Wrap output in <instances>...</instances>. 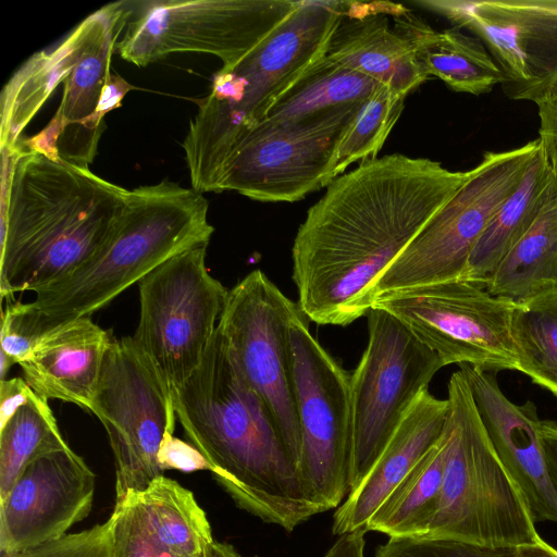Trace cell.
<instances>
[{
  "label": "cell",
  "instance_id": "cell-1",
  "mask_svg": "<svg viewBox=\"0 0 557 557\" xmlns=\"http://www.w3.org/2000/svg\"><path fill=\"white\" fill-rule=\"evenodd\" d=\"M470 175L392 153L333 180L307 211L292 249L306 318L345 326L367 315L381 275Z\"/></svg>",
  "mask_w": 557,
  "mask_h": 557
},
{
  "label": "cell",
  "instance_id": "cell-2",
  "mask_svg": "<svg viewBox=\"0 0 557 557\" xmlns=\"http://www.w3.org/2000/svg\"><path fill=\"white\" fill-rule=\"evenodd\" d=\"M177 421L235 504L292 532L319 513L268 408L215 334L197 370L173 387Z\"/></svg>",
  "mask_w": 557,
  "mask_h": 557
},
{
  "label": "cell",
  "instance_id": "cell-3",
  "mask_svg": "<svg viewBox=\"0 0 557 557\" xmlns=\"http://www.w3.org/2000/svg\"><path fill=\"white\" fill-rule=\"evenodd\" d=\"M0 150V293L9 298L54 283L90 259L129 190L62 158L20 145Z\"/></svg>",
  "mask_w": 557,
  "mask_h": 557
},
{
  "label": "cell",
  "instance_id": "cell-4",
  "mask_svg": "<svg viewBox=\"0 0 557 557\" xmlns=\"http://www.w3.org/2000/svg\"><path fill=\"white\" fill-rule=\"evenodd\" d=\"M202 193L163 180L131 189L101 248L65 277L35 292L37 326L45 335L91 317L171 257L209 244L214 231Z\"/></svg>",
  "mask_w": 557,
  "mask_h": 557
},
{
  "label": "cell",
  "instance_id": "cell-5",
  "mask_svg": "<svg viewBox=\"0 0 557 557\" xmlns=\"http://www.w3.org/2000/svg\"><path fill=\"white\" fill-rule=\"evenodd\" d=\"M343 1L300 0L259 45L222 65L183 143L193 176L215 174L238 138L322 60L344 14Z\"/></svg>",
  "mask_w": 557,
  "mask_h": 557
},
{
  "label": "cell",
  "instance_id": "cell-6",
  "mask_svg": "<svg viewBox=\"0 0 557 557\" xmlns=\"http://www.w3.org/2000/svg\"><path fill=\"white\" fill-rule=\"evenodd\" d=\"M447 400L443 480L422 536L488 547L542 542L520 490L494 451L460 370L449 379Z\"/></svg>",
  "mask_w": 557,
  "mask_h": 557
},
{
  "label": "cell",
  "instance_id": "cell-7",
  "mask_svg": "<svg viewBox=\"0 0 557 557\" xmlns=\"http://www.w3.org/2000/svg\"><path fill=\"white\" fill-rule=\"evenodd\" d=\"M540 146L536 138L506 151L484 152L466 184L381 275L372 304L399 290L460 280L474 246L520 185Z\"/></svg>",
  "mask_w": 557,
  "mask_h": 557
},
{
  "label": "cell",
  "instance_id": "cell-8",
  "mask_svg": "<svg viewBox=\"0 0 557 557\" xmlns=\"http://www.w3.org/2000/svg\"><path fill=\"white\" fill-rule=\"evenodd\" d=\"M201 244L171 257L139 283L133 341L172 389L200 366L215 334L228 289L206 265Z\"/></svg>",
  "mask_w": 557,
  "mask_h": 557
},
{
  "label": "cell",
  "instance_id": "cell-9",
  "mask_svg": "<svg viewBox=\"0 0 557 557\" xmlns=\"http://www.w3.org/2000/svg\"><path fill=\"white\" fill-rule=\"evenodd\" d=\"M367 317V347L350 375L349 493L367 476L420 393L445 367L387 311L371 308Z\"/></svg>",
  "mask_w": 557,
  "mask_h": 557
},
{
  "label": "cell",
  "instance_id": "cell-10",
  "mask_svg": "<svg viewBox=\"0 0 557 557\" xmlns=\"http://www.w3.org/2000/svg\"><path fill=\"white\" fill-rule=\"evenodd\" d=\"M293 0H157L131 2L120 55L146 66L171 53L198 52L223 65L242 59L299 4Z\"/></svg>",
  "mask_w": 557,
  "mask_h": 557
},
{
  "label": "cell",
  "instance_id": "cell-11",
  "mask_svg": "<svg viewBox=\"0 0 557 557\" xmlns=\"http://www.w3.org/2000/svg\"><path fill=\"white\" fill-rule=\"evenodd\" d=\"M289 337L300 431L298 472L320 513L337 507L349 494L350 375L311 334L306 317L293 322Z\"/></svg>",
  "mask_w": 557,
  "mask_h": 557
},
{
  "label": "cell",
  "instance_id": "cell-12",
  "mask_svg": "<svg viewBox=\"0 0 557 557\" xmlns=\"http://www.w3.org/2000/svg\"><path fill=\"white\" fill-rule=\"evenodd\" d=\"M90 411L107 431L115 460L116 500L163 475L158 454L174 435L172 392L132 336L112 338Z\"/></svg>",
  "mask_w": 557,
  "mask_h": 557
},
{
  "label": "cell",
  "instance_id": "cell-13",
  "mask_svg": "<svg viewBox=\"0 0 557 557\" xmlns=\"http://www.w3.org/2000/svg\"><path fill=\"white\" fill-rule=\"evenodd\" d=\"M362 103L301 123L260 121L235 143L210 191L294 202L327 187L337 146Z\"/></svg>",
  "mask_w": 557,
  "mask_h": 557
},
{
  "label": "cell",
  "instance_id": "cell-14",
  "mask_svg": "<svg viewBox=\"0 0 557 557\" xmlns=\"http://www.w3.org/2000/svg\"><path fill=\"white\" fill-rule=\"evenodd\" d=\"M515 302L462 280L399 290L375 299L444 366L468 364L485 372L518 371L511 336Z\"/></svg>",
  "mask_w": 557,
  "mask_h": 557
},
{
  "label": "cell",
  "instance_id": "cell-15",
  "mask_svg": "<svg viewBox=\"0 0 557 557\" xmlns=\"http://www.w3.org/2000/svg\"><path fill=\"white\" fill-rule=\"evenodd\" d=\"M306 317L260 270L228 289L218 329L239 372L268 408L296 466L300 456L289 332Z\"/></svg>",
  "mask_w": 557,
  "mask_h": 557
},
{
  "label": "cell",
  "instance_id": "cell-16",
  "mask_svg": "<svg viewBox=\"0 0 557 557\" xmlns=\"http://www.w3.org/2000/svg\"><path fill=\"white\" fill-rule=\"evenodd\" d=\"M487 47L512 100L536 102L557 82V0H419Z\"/></svg>",
  "mask_w": 557,
  "mask_h": 557
},
{
  "label": "cell",
  "instance_id": "cell-17",
  "mask_svg": "<svg viewBox=\"0 0 557 557\" xmlns=\"http://www.w3.org/2000/svg\"><path fill=\"white\" fill-rule=\"evenodd\" d=\"M96 475L70 446L33 460L0 500V549L17 554L64 536L90 512Z\"/></svg>",
  "mask_w": 557,
  "mask_h": 557
},
{
  "label": "cell",
  "instance_id": "cell-18",
  "mask_svg": "<svg viewBox=\"0 0 557 557\" xmlns=\"http://www.w3.org/2000/svg\"><path fill=\"white\" fill-rule=\"evenodd\" d=\"M459 367L494 451L520 490L533 520L557 523V493L540 438L536 406L531 400L522 405L509 400L493 372Z\"/></svg>",
  "mask_w": 557,
  "mask_h": 557
},
{
  "label": "cell",
  "instance_id": "cell-19",
  "mask_svg": "<svg viewBox=\"0 0 557 557\" xmlns=\"http://www.w3.org/2000/svg\"><path fill=\"white\" fill-rule=\"evenodd\" d=\"M98 13V24L88 45L63 81V96L52 117L61 129L60 158L85 166L94 160L104 129L99 102L112 73V54L132 13L131 2L110 3Z\"/></svg>",
  "mask_w": 557,
  "mask_h": 557
},
{
  "label": "cell",
  "instance_id": "cell-20",
  "mask_svg": "<svg viewBox=\"0 0 557 557\" xmlns=\"http://www.w3.org/2000/svg\"><path fill=\"white\" fill-rule=\"evenodd\" d=\"M393 2H345L325 58L408 95L429 77L412 45L394 25Z\"/></svg>",
  "mask_w": 557,
  "mask_h": 557
},
{
  "label": "cell",
  "instance_id": "cell-21",
  "mask_svg": "<svg viewBox=\"0 0 557 557\" xmlns=\"http://www.w3.org/2000/svg\"><path fill=\"white\" fill-rule=\"evenodd\" d=\"M448 409V400L434 397L429 388L420 393L367 476L336 509L333 534L364 530L392 491L438 443L445 431Z\"/></svg>",
  "mask_w": 557,
  "mask_h": 557
},
{
  "label": "cell",
  "instance_id": "cell-22",
  "mask_svg": "<svg viewBox=\"0 0 557 557\" xmlns=\"http://www.w3.org/2000/svg\"><path fill=\"white\" fill-rule=\"evenodd\" d=\"M111 341L90 317L70 321L37 342L20 363L23 379L46 400L72 403L90 411Z\"/></svg>",
  "mask_w": 557,
  "mask_h": 557
},
{
  "label": "cell",
  "instance_id": "cell-23",
  "mask_svg": "<svg viewBox=\"0 0 557 557\" xmlns=\"http://www.w3.org/2000/svg\"><path fill=\"white\" fill-rule=\"evenodd\" d=\"M395 27L412 45L428 77L443 81L450 89L483 95L502 84L503 74L485 45L458 27L435 30L401 4L392 12Z\"/></svg>",
  "mask_w": 557,
  "mask_h": 557
},
{
  "label": "cell",
  "instance_id": "cell-24",
  "mask_svg": "<svg viewBox=\"0 0 557 557\" xmlns=\"http://www.w3.org/2000/svg\"><path fill=\"white\" fill-rule=\"evenodd\" d=\"M98 20L96 11L61 44L32 55L11 76L1 91L0 149L16 148L24 128L78 62Z\"/></svg>",
  "mask_w": 557,
  "mask_h": 557
},
{
  "label": "cell",
  "instance_id": "cell-25",
  "mask_svg": "<svg viewBox=\"0 0 557 557\" xmlns=\"http://www.w3.org/2000/svg\"><path fill=\"white\" fill-rule=\"evenodd\" d=\"M556 201L557 176L540 146L520 185L502 203L474 246L460 280L485 288L505 256Z\"/></svg>",
  "mask_w": 557,
  "mask_h": 557
},
{
  "label": "cell",
  "instance_id": "cell-26",
  "mask_svg": "<svg viewBox=\"0 0 557 557\" xmlns=\"http://www.w3.org/2000/svg\"><path fill=\"white\" fill-rule=\"evenodd\" d=\"M380 85L373 78L325 57L312 65L261 121L294 124L360 104Z\"/></svg>",
  "mask_w": 557,
  "mask_h": 557
},
{
  "label": "cell",
  "instance_id": "cell-27",
  "mask_svg": "<svg viewBox=\"0 0 557 557\" xmlns=\"http://www.w3.org/2000/svg\"><path fill=\"white\" fill-rule=\"evenodd\" d=\"M485 289L515 304L557 290V201L505 256Z\"/></svg>",
  "mask_w": 557,
  "mask_h": 557
},
{
  "label": "cell",
  "instance_id": "cell-28",
  "mask_svg": "<svg viewBox=\"0 0 557 557\" xmlns=\"http://www.w3.org/2000/svg\"><path fill=\"white\" fill-rule=\"evenodd\" d=\"M154 539L178 557H203L211 527L194 494L164 474L135 493Z\"/></svg>",
  "mask_w": 557,
  "mask_h": 557
},
{
  "label": "cell",
  "instance_id": "cell-29",
  "mask_svg": "<svg viewBox=\"0 0 557 557\" xmlns=\"http://www.w3.org/2000/svg\"><path fill=\"white\" fill-rule=\"evenodd\" d=\"M447 450L443 436L410 470L369 519L364 530L388 536L423 535L442 485Z\"/></svg>",
  "mask_w": 557,
  "mask_h": 557
},
{
  "label": "cell",
  "instance_id": "cell-30",
  "mask_svg": "<svg viewBox=\"0 0 557 557\" xmlns=\"http://www.w3.org/2000/svg\"><path fill=\"white\" fill-rule=\"evenodd\" d=\"M67 446L48 400L34 392L0 426V500L33 460Z\"/></svg>",
  "mask_w": 557,
  "mask_h": 557
},
{
  "label": "cell",
  "instance_id": "cell-31",
  "mask_svg": "<svg viewBox=\"0 0 557 557\" xmlns=\"http://www.w3.org/2000/svg\"><path fill=\"white\" fill-rule=\"evenodd\" d=\"M511 336L518 371L557 397V290L516 304Z\"/></svg>",
  "mask_w": 557,
  "mask_h": 557
},
{
  "label": "cell",
  "instance_id": "cell-32",
  "mask_svg": "<svg viewBox=\"0 0 557 557\" xmlns=\"http://www.w3.org/2000/svg\"><path fill=\"white\" fill-rule=\"evenodd\" d=\"M406 97L382 84L369 96L337 146L335 178L352 163L376 158L405 108Z\"/></svg>",
  "mask_w": 557,
  "mask_h": 557
},
{
  "label": "cell",
  "instance_id": "cell-33",
  "mask_svg": "<svg viewBox=\"0 0 557 557\" xmlns=\"http://www.w3.org/2000/svg\"><path fill=\"white\" fill-rule=\"evenodd\" d=\"M110 518L113 557H178L154 539L135 493L115 503Z\"/></svg>",
  "mask_w": 557,
  "mask_h": 557
},
{
  "label": "cell",
  "instance_id": "cell-34",
  "mask_svg": "<svg viewBox=\"0 0 557 557\" xmlns=\"http://www.w3.org/2000/svg\"><path fill=\"white\" fill-rule=\"evenodd\" d=\"M374 557H517V548L488 547L463 541L422 535L389 536Z\"/></svg>",
  "mask_w": 557,
  "mask_h": 557
},
{
  "label": "cell",
  "instance_id": "cell-35",
  "mask_svg": "<svg viewBox=\"0 0 557 557\" xmlns=\"http://www.w3.org/2000/svg\"><path fill=\"white\" fill-rule=\"evenodd\" d=\"M0 337V380H4L10 368L20 364L42 337L32 302L8 305L2 312Z\"/></svg>",
  "mask_w": 557,
  "mask_h": 557
},
{
  "label": "cell",
  "instance_id": "cell-36",
  "mask_svg": "<svg viewBox=\"0 0 557 557\" xmlns=\"http://www.w3.org/2000/svg\"><path fill=\"white\" fill-rule=\"evenodd\" d=\"M158 462L164 470H178L194 472L209 470V463L205 456L190 443H186L174 435H169L162 442Z\"/></svg>",
  "mask_w": 557,
  "mask_h": 557
},
{
  "label": "cell",
  "instance_id": "cell-37",
  "mask_svg": "<svg viewBox=\"0 0 557 557\" xmlns=\"http://www.w3.org/2000/svg\"><path fill=\"white\" fill-rule=\"evenodd\" d=\"M535 103L540 117L537 139L557 176V82Z\"/></svg>",
  "mask_w": 557,
  "mask_h": 557
},
{
  "label": "cell",
  "instance_id": "cell-38",
  "mask_svg": "<svg viewBox=\"0 0 557 557\" xmlns=\"http://www.w3.org/2000/svg\"><path fill=\"white\" fill-rule=\"evenodd\" d=\"M34 391L22 377L0 381V426L3 425L28 400Z\"/></svg>",
  "mask_w": 557,
  "mask_h": 557
},
{
  "label": "cell",
  "instance_id": "cell-39",
  "mask_svg": "<svg viewBox=\"0 0 557 557\" xmlns=\"http://www.w3.org/2000/svg\"><path fill=\"white\" fill-rule=\"evenodd\" d=\"M133 88L123 77L111 73L102 90L99 102V115L104 119L107 113L122 106L125 95Z\"/></svg>",
  "mask_w": 557,
  "mask_h": 557
},
{
  "label": "cell",
  "instance_id": "cell-40",
  "mask_svg": "<svg viewBox=\"0 0 557 557\" xmlns=\"http://www.w3.org/2000/svg\"><path fill=\"white\" fill-rule=\"evenodd\" d=\"M540 438L549 478L557 493V422L541 420Z\"/></svg>",
  "mask_w": 557,
  "mask_h": 557
},
{
  "label": "cell",
  "instance_id": "cell-41",
  "mask_svg": "<svg viewBox=\"0 0 557 557\" xmlns=\"http://www.w3.org/2000/svg\"><path fill=\"white\" fill-rule=\"evenodd\" d=\"M364 532L357 530L339 535L324 557H364Z\"/></svg>",
  "mask_w": 557,
  "mask_h": 557
},
{
  "label": "cell",
  "instance_id": "cell-42",
  "mask_svg": "<svg viewBox=\"0 0 557 557\" xmlns=\"http://www.w3.org/2000/svg\"><path fill=\"white\" fill-rule=\"evenodd\" d=\"M517 557H557V548L543 540L536 544L518 547Z\"/></svg>",
  "mask_w": 557,
  "mask_h": 557
},
{
  "label": "cell",
  "instance_id": "cell-43",
  "mask_svg": "<svg viewBox=\"0 0 557 557\" xmlns=\"http://www.w3.org/2000/svg\"><path fill=\"white\" fill-rule=\"evenodd\" d=\"M203 557H242L228 543L213 541L206 549Z\"/></svg>",
  "mask_w": 557,
  "mask_h": 557
}]
</instances>
